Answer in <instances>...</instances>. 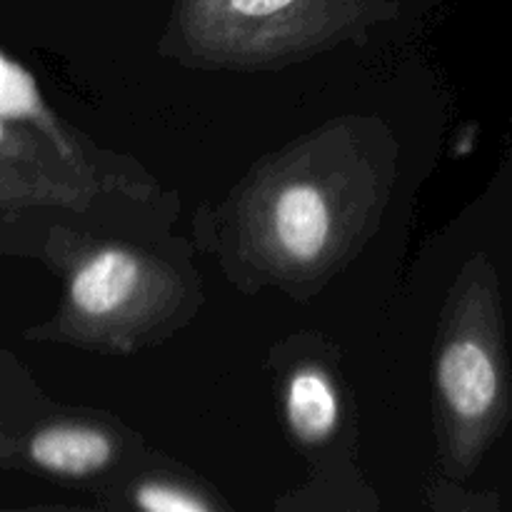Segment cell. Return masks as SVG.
<instances>
[{
  "mask_svg": "<svg viewBox=\"0 0 512 512\" xmlns=\"http://www.w3.org/2000/svg\"><path fill=\"white\" fill-rule=\"evenodd\" d=\"M438 383L448 408L470 425L485 423L503 395V373L493 348L473 338L455 340L445 348Z\"/></svg>",
  "mask_w": 512,
  "mask_h": 512,
  "instance_id": "1",
  "label": "cell"
},
{
  "mask_svg": "<svg viewBox=\"0 0 512 512\" xmlns=\"http://www.w3.org/2000/svg\"><path fill=\"white\" fill-rule=\"evenodd\" d=\"M28 458L48 473L85 478L110 463L113 443L100 430L80 428V425H53L30 438Z\"/></svg>",
  "mask_w": 512,
  "mask_h": 512,
  "instance_id": "2",
  "label": "cell"
},
{
  "mask_svg": "<svg viewBox=\"0 0 512 512\" xmlns=\"http://www.w3.org/2000/svg\"><path fill=\"white\" fill-rule=\"evenodd\" d=\"M275 238L300 263H313L330 238V210L313 185H290L275 203Z\"/></svg>",
  "mask_w": 512,
  "mask_h": 512,
  "instance_id": "3",
  "label": "cell"
},
{
  "mask_svg": "<svg viewBox=\"0 0 512 512\" xmlns=\"http://www.w3.org/2000/svg\"><path fill=\"white\" fill-rule=\"evenodd\" d=\"M140 265L125 250H103L85 260L70 280V303L85 315H108L133 295Z\"/></svg>",
  "mask_w": 512,
  "mask_h": 512,
  "instance_id": "4",
  "label": "cell"
},
{
  "mask_svg": "<svg viewBox=\"0 0 512 512\" xmlns=\"http://www.w3.org/2000/svg\"><path fill=\"white\" fill-rule=\"evenodd\" d=\"M288 423L305 443H318L333 433L338 423V400L333 385L318 370H300L288 385Z\"/></svg>",
  "mask_w": 512,
  "mask_h": 512,
  "instance_id": "5",
  "label": "cell"
},
{
  "mask_svg": "<svg viewBox=\"0 0 512 512\" xmlns=\"http://www.w3.org/2000/svg\"><path fill=\"white\" fill-rule=\"evenodd\" d=\"M0 118L10 123L40 118V98L33 78L3 53H0Z\"/></svg>",
  "mask_w": 512,
  "mask_h": 512,
  "instance_id": "6",
  "label": "cell"
},
{
  "mask_svg": "<svg viewBox=\"0 0 512 512\" xmlns=\"http://www.w3.org/2000/svg\"><path fill=\"white\" fill-rule=\"evenodd\" d=\"M138 505L150 512H205L210 510L208 503H203L195 495L185 490L170 488V485H143L135 495Z\"/></svg>",
  "mask_w": 512,
  "mask_h": 512,
  "instance_id": "7",
  "label": "cell"
},
{
  "mask_svg": "<svg viewBox=\"0 0 512 512\" xmlns=\"http://www.w3.org/2000/svg\"><path fill=\"white\" fill-rule=\"evenodd\" d=\"M33 185L25 178L23 170H15L10 165L0 163V210H8L13 205L33 200Z\"/></svg>",
  "mask_w": 512,
  "mask_h": 512,
  "instance_id": "8",
  "label": "cell"
},
{
  "mask_svg": "<svg viewBox=\"0 0 512 512\" xmlns=\"http://www.w3.org/2000/svg\"><path fill=\"white\" fill-rule=\"evenodd\" d=\"M30 158H33V155H30L28 138H25L23 133H18V130L10 125V120L0 118V163L10 165V168L18 165L20 170V165L28 163Z\"/></svg>",
  "mask_w": 512,
  "mask_h": 512,
  "instance_id": "9",
  "label": "cell"
},
{
  "mask_svg": "<svg viewBox=\"0 0 512 512\" xmlns=\"http://www.w3.org/2000/svg\"><path fill=\"white\" fill-rule=\"evenodd\" d=\"M228 3L235 13L245 15V18H265V15L280 13L298 0H228Z\"/></svg>",
  "mask_w": 512,
  "mask_h": 512,
  "instance_id": "10",
  "label": "cell"
}]
</instances>
